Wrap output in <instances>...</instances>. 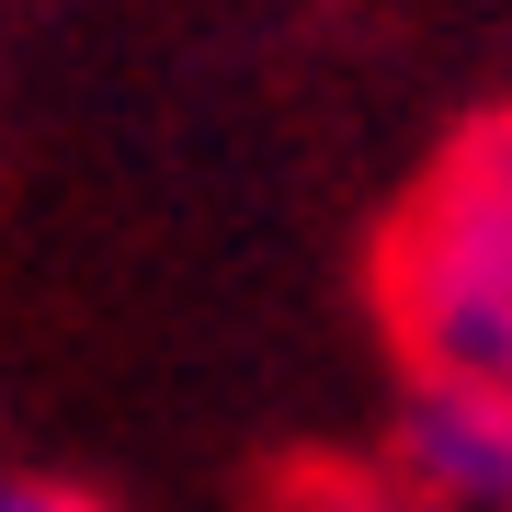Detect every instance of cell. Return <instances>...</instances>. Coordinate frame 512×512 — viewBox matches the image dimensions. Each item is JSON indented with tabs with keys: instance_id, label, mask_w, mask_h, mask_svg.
<instances>
[{
	"instance_id": "5b68a950",
	"label": "cell",
	"mask_w": 512,
	"mask_h": 512,
	"mask_svg": "<svg viewBox=\"0 0 512 512\" xmlns=\"http://www.w3.org/2000/svg\"><path fill=\"white\" fill-rule=\"evenodd\" d=\"M490 137H501V160H512V114H501V126H490Z\"/></svg>"
},
{
	"instance_id": "277c9868",
	"label": "cell",
	"mask_w": 512,
	"mask_h": 512,
	"mask_svg": "<svg viewBox=\"0 0 512 512\" xmlns=\"http://www.w3.org/2000/svg\"><path fill=\"white\" fill-rule=\"evenodd\" d=\"M296 512H410L387 478H319V490H296Z\"/></svg>"
},
{
	"instance_id": "3957f363",
	"label": "cell",
	"mask_w": 512,
	"mask_h": 512,
	"mask_svg": "<svg viewBox=\"0 0 512 512\" xmlns=\"http://www.w3.org/2000/svg\"><path fill=\"white\" fill-rule=\"evenodd\" d=\"M0 512H114V501L69 490V478H23V467H0Z\"/></svg>"
},
{
	"instance_id": "6da1fadb",
	"label": "cell",
	"mask_w": 512,
	"mask_h": 512,
	"mask_svg": "<svg viewBox=\"0 0 512 512\" xmlns=\"http://www.w3.org/2000/svg\"><path fill=\"white\" fill-rule=\"evenodd\" d=\"M387 330L410 376H490L512 387V160L478 126L387 239Z\"/></svg>"
},
{
	"instance_id": "7a4b0ae2",
	"label": "cell",
	"mask_w": 512,
	"mask_h": 512,
	"mask_svg": "<svg viewBox=\"0 0 512 512\" xmlns=\"http://www.w3.org/2000/svg\"><path fill=\"white\" fill-rule=\"evenodd\" d=\"M387 490L410 512H512V387L410 376L387 421Z\"/></svg>"
}]
</instances>
